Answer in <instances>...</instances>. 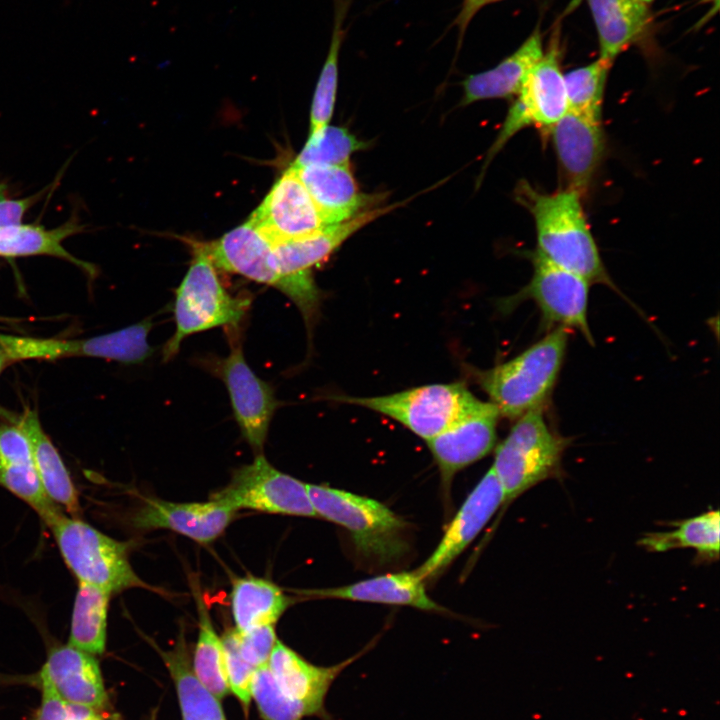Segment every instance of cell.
I'll list each match as a JSON object with an SVG mask.
<instances>
[{"mask_svg":"<svg viewBox=\"0 0 720 720\" xmlns=\"http://www.w3.org/2000/svg\"><path fill=\"white\" fill-rule=\"evenodd\" d=\"M515 194L534 219V255L589 284L606 285L619 292L602 261L578 192L561 187L542 193L522 182Z\"/></svg>","mask_w":720,"mask_h":720,"instance_id":"1","label":"cell"},{"mask_svg":"<svg viewBox=\"0 0 720 720\" xmlns=\"http://www.w3.org/2000/svg\"><path fill=\"white\" fill-rule=\"evenodd\" d=\"M571 330L557 327L509 361L473 377L498 409L500 416L516 420L526 412L545 407L557 382Z\"/></svg>","mask_w":720,"mask_h":720,"instance_id":"2","label":"cell"},{"mask_svg":"<svg viewBox=\"0 0 720 720\" xmlns=\"http://www.w3.org/2000/svg\"><path fill=\"white\" fill-rule=\"evenodd\" d=\"M41 521L50 530L65 565L78 583L95 586L111 595L148 587L130 564L128 542L104 534L61 507Z\"/></svg>","mask_w":720,"mask_h":720,"instance_id":"3","label":"cell"},{"mask_svg":"<svg viewBox=\"0 0 720 720\" xmlns=\"http://www.w3.org/2000/svg\"><path fill=\"white\" fill-rule=\"evenodd\" d=\"M544 408L532 409L517 418L495 449L491 468L503 488L504 506L539 483L562 474L563 455L571 440L552 429Z\"/></svg>","mask_w":720,"mask_h":720,"instance_id":"4","label":"cell"},{"mask_svg":"<svg viewBox=\"0 0 720 720\" xmlns=\"http://www.w3.org/2000/svg\"><path fill=\"white\" fill-rule=\"evenodd\" d=\"M317 517L344 527L356 551L384 564L408 551V523L372 498L325 485L307 484Z\"/></svg>","mask_w":720,"mask_h":720,"instance_id":"5","label":"cell"},{"mask_svg":"<svg viewBox=\"0 0 720 720\" xmlns=\"http://www.w3.org/2000/svg\"><path fill=\"white\" fill-rule=\"evenodd\" d=\"M197 244L215 267L281 291L298 307L307 327L312 326L321 301L313 276H284L271 243L248 221L215 241Z\"/></svg>","mask_w":720,"mask_h":720,"instance_id":"6","label":"cell"},{"mask_svg":"<svg viewBox=\"0 0 720 720\" xmlns=\"http://www.w3.org/2000/svg\"><path fill=\"white\" fill-rule=\"evenodd\" d=\"M191 265L175 291V332L163 347L169 361L189 335L216 327H237L250 306L248 297L232 296L222 285L215 266L197 244Z\"/></svg>","mask_w":720,"mask_h":720,"instance_id":"7","label":"cell"},{"mask_svg":"<svg viewBox=\"0 0 720 720\" xmlns=\"http://www.w3.org/2000/svg\"><path fill=\"white\" fill-rule=\"evenodd\" d=\"M333 400L356 405L402 424L426 442L445 430L478 400L464 382L429 384L396 393Z\"/></svg>","mask_w":720,"mask_h":720,"instance_id":"8","label":"cell"},{"mask_svg":"<svg viewBox=\"0 0 720 720\" xmlns=\"http://www.w3.org/2000/svg\"><path fill=\"white\" fill-rule=\"evenodd\" d=\"M560 45L553 37L541 58L528 72L504 123L487 153L483 170L519 131L536 127L545 133L568 111Z\"/></svg>","mask_w":720,"mask_h":720,"instance_id":"9","label":"cell"},{"mask_svg":"<svg viewBox=\"0 0 720 720\" xmlns=\"http://www.w3.org/2000/svg\"><path fill=\"white\" fill-rule=\"evenodd\" d=\"M151 318L107 334L80 339L15 336L0 332V351L7 361L98 357L125 364L144 362L153 354L148 343Z\"/></svg>","mask_w":720,"mask_h":720,"instance_id":"10","label":"cell"},{"mask_svg":"<svg viewBox=\"0 0 720 720\" xmlns=\"http://www.w3.org/2000/svg\"><path fill=\"white\" fill-rule=\"evenodd\" d=\"M533 275L518 293L503 299L502 311H511L516 305L532 300L541 314L542 324L550 329L557 327L577 330L594 345L588 323L589 284L585 279L558 268L533 253H529Z\"/></svg>","mask_w":720,"mask_h":720,"instance_id":"11","label":"cell"},{"mask_svg":"<svg viewBox=\"0 0 720 720\" xmlns=\"http://www.w3.org/2000/svg\"><path fill=\"white\" fill-rule=\"evenodd\" d=\"M235 511L250 509L271 514L317 517L307 484L272 466L258 454L236 469L230 482L211 499Z\"/></svg>","mask_w":720,"mask_h":720,"instance_id":"12","label":"cell"},{"mask_svg":"<svg viewBox=\"0 0 720 720\" xmlns=\"http://www.w3.org/2000/svg\"><path fill=\"white\" fill-rule=\"evenodd\" d=\"M217 372L228 390L242 436L257 455L262 454L270 422L280 405L272 386L253 372L239 342L219 361Z\"/></svg>","mask_w":720,"mask_h":720,"instance_id":"13","label":"cell"},{"mask_svg":"<svg viewBox=\"0 0 720 720\" xmlns=\"http://www.w3.org/2000/svg\"><path fill=\"white\" fill-rule=\"evenodd\" d=\"M248 222L271 244L302 238L329 226L291 167L274 183Z\"/></svg>","mask_w":720,"mask_h":720,"instance_id":"14","label":"cell"},{"mask_svg":"<svg viewBox=\"0 0 720 720\" xmlns=\"http://www.w3.org/2000/svg\"><path fill=\"white\" fill-rule=\"evenodd\" d=\"M500 417L493 403L478 399L462 416L427 441L445 487H449L456 473L494 449Z\"/></svg>","mask_w":720,"mask_h":720,"instance_id":"15","label":"cell"},{"mask_svg":"<svg viewBox=\"0 0 720 720\" xmlns=\"http://www.w3.org/2000/svg\"><path fill=\"white\" fill-rule=\"evenodd\" d=\"M544 136L551 138L564 183L562 188L584 197L606 153L601 121L568 110Z\"/></svg>","mask_w":720,"mask_h":720,"instance_id":"16","label":"cell"},{"mask_svg":"<svg viewBox=\"0 0 720 720\" xmlns=\"http://www.w3.org/2000/svg\"><path fill=\"white\" fill-rule=\"evenodd\" d=\"M504 502L503 488L490 468L448 524L432 554L414 572L423 581L437 577L469 546Z\"/></svg>","mask_w":720,"mask_h":720,"instance_id":"17","label":"cell"},{"mask_svg":"<svg viewBox=\"0 0 720 720\" xmlns=\"http://www.w3.org/2000/svg\"><path fill=\"white\" fill-rule=\"evenodd\" d=\"M46 686L64 700L101 715L109 711V696L97 658L69 643L56 644L47 653L38 673Z\"/></svg>","mask_w":720,"mask_h":720,"instance_id":"18","label":"cell"},{"mask_svg":"<svg viewBox=\"0 0 720 720\" xmlns=\"http://www.w3.org/2000/svg\"><path fill=\"white\" fill-rule=\"evenodd\" d=\"M236 512L213 500L178 503L150 497L132 513L130 523L141 530L169 529L205 544L226 530Z\"/></svg>","mask_w":720,"mask_h":720,"instance_id":"19","label":"cell"},{"mask_svg":"<svg viewBox=\"0 0 720 720\" xmlns=\"http://www.w3.org/2000/svg\"><path fill=\"white\" fill-rule=\"evenodd\" d=\"M365 647L359 653L338 664L324 667L312 664L297 652L277 640L268 661V668L281 691L290 699L301 704L310 716L330 720L324 704L328 691L349 665L368 651Z\"/></svg>","mask_w":720,"mask_h":720,"instance_id":"20","label":"cell"},{"mask_svg":"<svg viewBox=\"0 0 720 720\" xmlns=\"http://www.w3.org/2000/svg\"><path fill=\"white\" fill-rule=\"evenodd\" d=\"M401 204L366 209L342 223L294 240L272 243L279 269L284 276H312V268L326 260L356 231Z\"/></svg>","mask_w":720,"mask_h":720,"instance_id":"21","label":"cell"},{"mask_svg":"<svg viewBox=\"0 0 720 720\" xmlns=\"http://www.w3.org/2000/svg\"><path fill=\"white\" fill-rule=\"evenodd\" d=\"M294 170L327 225L347 221L382 199L359 191L349 165H312Z\"/></svg>","mask_w":720,"mask_h":720,"instance_id":"22","label":"cell"},{"mask_svg":"<svg viewBox=\"0 0 720 720\" xmlns=\"http://www.w3.org/2000/svg\"><path fill=\"white\" fill-rule=\"evenodd\" d=\"M295 592L309 598H336L406 605L425 611H445L427 595L424 581L414 571L387 573L340 587L304 589Z\"/></svg>","mask_w":720,"mask_h":720,"instance_id":"23","label":"cell"},{"mask_svg":"<svg viewBox=\"0 0 720 720\" xmlns=\"http://www.w3.org/2000/svg\"><path fill=\"white\" fill-rule=\"evenodd\" d=\"M0 486L29 505L40 519L59 507L46 495L30 442L17 423L0 425Z\"/></svg>","mask_w":720,"mask_h":720,"instance_id":"24","label":"cell"},{"mask_svg":"<svg viewBox=\"0 0 720 720\" xmlns=\"http://www.w3.org/2000/svg\"><path fill=\"white\" fill-rule=\"evenodd\" d=\"M544 52L542 35L537 27L529 37L496 66L468 75L462 82L466 106L482 100L507 99L516 96L528 72Z\"/></svg>","mask_w":720,"mask_h":720,"instance_id":"25","label":"cell"},{"mask_svg":"<svg viewBox=\"0 0 720 720\" xmlns=\"http://www.w3.org/2000/svg\"><path fill=\"white\" fill-rule=\"evenodd\" d=\"M598 35L599 58L614 60L647 31L651 15L641 0H586Z\"/></svg>","mask_w":720,"mask_h":720,"instance_id":"26","label":"cell"},{"mask_svg":"<svg viewBox=\"0 0 720 720\" xmlns=\"http://www.w3.org/2000/svg\"><path fill=\"white\" fill-rule=\"evenodd\" d=\"M16 423L30 442L35 468L48 498L67 514L80 517L79 493L58 450L43 430L37 412L27 410Z\"/></svg>","mask_w":720,"mask_h":720,"instance_id":"27","label":"cell"},{"mask_svg":"<svg viewBox=\"0 0 720 720\" xmlns=\"http://www.w3.org/2000/svg\"><path fill=\"white\" fill-rule=\"evenodd\" d=\"M230 602L235 629L246 632L275 625L293 600L275 583L249 575L233 580Z\"/></svg>","mask_w":720,"mask_h":720,"instance_id":"28","label":"cell"},{"mask_svg":"<svg viewBox=\"0 0 720 720\" xmlns=\"http://www.w3.org/2000/svg\"><path fill=\"white\" fill-rule=\"evenodd\" d=\"M154 646L175 685L182 720H227L220 700L194 674L184 631L173 649Z\"/></svg>","mask_w":720,"mask_h":720,"instance_id":"29","label":"cell"},{"mask_svg":"<svg viewBox=\"0 0 720 720\" xmlns=\"http://www.w3.org/2000/svg\"><path fill=\"white\" fill-rule=\"evenodd\" d=\"M672 530L651 532L639 540V545L649 552H667L689 548L696 552V560L713 562L720 552V512L711 509L671 523Z\"/></svg>","mask_w":720,"mask_h":720,"instance_id":"30","label":"cell"},{"mask_svg":"<svg viewBox=\"0 0 720 720\" xmlns=\"http://www.w3.org/2000/svg\"><path fill=\"white\" fill-rule=\"evenodd\" d=\"M81 230L82 225L75 218H70L64 224L52 229L23 223L2 228L0 229V256L7 258L36 255L59 257L92 275L95 273L94 267L73 256L62 245L66 238Z\"/></svg>","mask_w":720,"mask_h":720,"instance_id":"31","label":"cell"},{"mask_svg":"<svg viewBox=\"0 0 720 720\" xmlns=\"http://www.w3.org/2000/svg\"><path fill=\"white\" fill-rule=\"evenodd\" d=\"M110 597L105 590L78 583L71 614L70 645L94 656L105 652Z\"/></svg>","mask_w":720,"mask_h":720,"instance_id":"32","label":"cell"},{"mask_svg":"<svg viewBox=\"0 0 720 720\" xmlns=\"http://www.w3.org/2000/svg\"><path fill=\"white\" fill-rule=\"evenodd\" d=\"M193 596L198 612V637L195 645L192 668L198 680L219 700L229 693L225 653L221 637L214 629L209 609L197 589Z\"/></svg>","mask_w":720,"mask_h":720,"instance_id":"33","label":"cell"},{"mask_svg":"<svg viewBox=\"0 0 720 720\" xmlns=\"http://www.w3.org/2000/svg\"><path fill=\"white\" fill-rule=\"evenodd\" d=\"M349 0H334L335 14L330 45L312 99L310 134L323 130L329 123L336 100L339 55L345 31L343 23Z\"/></svg>","mask_w":720,"mask_h":720,"instance_id":"34","label":"cell"},{"mask_svg":"<svg viewBox=\"0 0 720 720\" xmlns=\"http://www.w3.org/2000/svg\"><path fill=\"white\" fill-rule=\"evenodd\" d=\"M612 62L595 61L563 73L568 110L602 120V106Z\"/></svg>","mask_w":720,"mask_h":720,"instance_id":"35","label":"cell"},{"mask_svg":"<svg viewBox=\"0 0 720 720\" xmlns=\"http://www.w3.org/2000/svg\"><path fill=\"white\" fill-rule=\"evenodd\" d=\"M367 147L346 128L327 125L309 138L290 167L347 166L353 153Z\"/></svg>","mask_w":720,"mask_h":720,"instance_id":"36","label":"cell"},{"mask_svg":"<svg viewBox=\"0 0 720 720\" xmlns=\"http://www.w3.org/2000/svg\"><path fill=\"white\" fill-rule=\"evenodd\" d=\"M251 696L263 720H303L310 716L301 704L281 691L267 665L256 669Z\"/></svg>","mask_w":720,"mask_h":720,"instance_id":"37","label":"cell"},{"mask_svg":"<svg viewBox=\"0 0 720 720\" xmlns=\"http://www.w3.org/2000/svg\"><path fill=\"white\" fill-rule=\"evenodd\" d=\"M221 640L230 692L247 710L252 701L251 688L256 668L249 664L240 653L234 628L226 631Z\"/></svg>","mask_w":720,"mask_h":720,"instance_id":"38","label":"cell"},{"mask_svg":"<svg viewBox=\"0 0 720 720\" xmlns=\"http://www.w3.org/2000/svg\"><path fill=\"white\" fill-rule=\"evenodd\" d=\"M235 630L238 648L244 659L254 668L268 664L277 637L274 625L261 626L246 632Z\"/></svg>","mask_w":720,"mask_h":720,"instance_id":"39","label":"cell"},{"mask_svg":"<svg viewBox=\"0 0 720 720\" xmlns=\"http://www.w3.org/2000/svg\"><path fill=\"white\" fill-rule=\"evenodd\" d=\"M39 687L41 702L32 720H83L95 713L87 707L64 700L46 686Z\"/></svg>","mask_w":720,"mask_h":720,"instance_id":"40","label":"cell"},{"mask_svg":"<svg viewBox=\"0 0 720 720\" xmlns=\"http://www.w3.org/2000/svg\"><path fill=\"white\" fill-rule=\"evenodd\" d=\"M41 195L42 192L25 198L11 199L0 193V229L22 224L24 215Z\"/></svg>","mask_w":720,"mask_h":720,"instance_id":"41","label":"cell"},{"mask_svg":"<svg viewBox=\"0 0 720 720\" xmlns=\"http://www.w3.org/2000/svg\"><path fill=\"white\" fill-rule=\"evenodd\" d=\"M502 0H462V5L455 19V25L458 28L459 42L465 34L475 15L485 6Z\"/></svg>","mask_w":720,"mask_h":720,"instance_id":"42","label":"cell"},{"mask_svg":"<svg viewBox=\"0 0 720 720\" xmlns=\"http://www.w3.org/2000/svg\"><path fill=\"white\" fill-rule=\"evenodd\" d=\"M83 720H105L104 716L99 713H92L88 717L84 718Z\"/></svg>","mask_w":720,"mask_h":720,"instance_id":"43","label":"cell"},{"mask_svg":"<svg viewBox=\"0 0 720 720\" xmlns=\"http://www.w3.org/2000/svg\"><path fill=\"white\" fill-rule=\"evenodd\" d=\"M6 362H7L6 357H5L4 354L0 351V373H1V371H2V369H3V367H4V365H5Z\"/></svg>","mask_w":720,"mask_h":720,"instance_id":"44","label":"cell"},{"mask_svg":"<svg viewBox=\"0 0 720 720\" xmlns=\"http://www.w3.org/2000/svg\"><path fill=\"white\" fill-rule=\"evenodd\" d=\"M641 1H643V2H645V3L648 4V3L652 2L653 0H641Z\"/></svg>","mask_w":720,"mask_h":720,"instance_id":"45","label":"cell"}]
</instances>
